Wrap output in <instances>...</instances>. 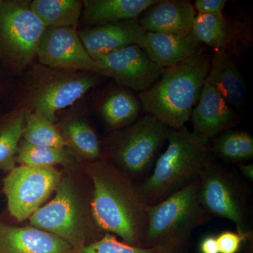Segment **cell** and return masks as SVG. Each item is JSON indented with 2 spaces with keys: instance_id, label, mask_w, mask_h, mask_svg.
<instances>
[{
  "instance_id": "17",
  "label": "cell",
  "mask_w": 253,
  "mask_h": 253,
  "mask_svg": "<svg viewBox=\"0 0 253 253\" xmlns=\"http://www.w3.org/2000/svg\"><path fill=\"white\" fill-rule=\"evenodd\" d=\"M196 11L185 0H158L144 11L141 27L146 33L179 34L192 31Z\"/></svg>"
},
{
  "instance_id": "15",
  "label": "cell",
  "mask_w": 253,
  "mask_h": 253,
  "mask_svg": "<svg viewBox=\"0 0 253 253\" xmlns=\"http://www.w3.org/2000/svg\"><path fill=\"white\" fill-rule=\"evenodd\" d=\"M68 243L34 226L0 221V253H73Z\"/></svg>"
},
{
  "instance_id": "25",
  "label": "cell",
  "mask_w": 253,
  "mask_h": 253,
  "mask_svg": "<svg viewBox=\"0 0 253 253\" xmlns=\"http://www.w3.org/2000/svg\"><path fill=\"white\" fill-rule=\"evenodd\" d=\"M190 244H163L138 247L125 244L117 236L105 234L91 244L74 250L73 253H189Z\"/></svg>"
},
{
  "instance_id": "12",
  "label": "cell",
  "mask_w": 253,
  "mask_h": 253,
  "mask_svg": "<svg viewBox=\"0 0 253 253\" xmlns=\"http://www.w3.org/2000/svg\"><path fill=\"white\" fill-rule=\"evenodd\" d=\"M37 61L56 69L97 73L76 28H46L38 45Z\"/></svg>"
},
{
  "instance_id": "21",
  "label": "cell",
  "mask_w": 253,
  "mask_h": 253,
  "mask_svg": "<svg viewBox=\"0 0 253 253\" xmlns=\"http://www.w3.org/2000/svg\"><path fill=\"white\" fill-rule=\"evenodd\" d=\"M141 109L140 101L135 95L125 88H118L104 96L100 104L99 112L111 132L135 123Z\"/></svg>"
},
{
  "instance_id": "31",
  "label": "cell",
  "mask_w": 253,
  "mask_h": 253,
  "mask_svg": "<svg viewBox=\"0 0 253 253\" xmlns=\"http://www.w3.org/2000/svg\"><path fill=\"white\" fill-rule=\"evenodd\" d=\"M201 253H219L216 236H208L205 237L200 245Z\"/></svg>"
},
{
  "instance_id": "2",
  "label": "cell",
  "mask_w": 253,
  "mask_h": 253,
  "mask_svg": "<svg viewBox=\"0 0 253 253\" xmlns=\"http://www.w3.org/2000/svg\"><path fill=\"white\" fill-rule=\"evenodd\" d=\"M62 172L53 199L33 213L29 221L31 226L58 236L76 250L105 234L93 217L92 185L81 163L65 166Z\"/></svg>"
},
{
  "instance_id": "16",
  "label": "cell",
  "mask_w": 253,
  "mask_h": 253,
  "mask_svg": "<svg viewBox=\"0 0 253 253\" xmlns=\"http://www.w3.org/2000/svg\"><path fill=\"white\" fill-rule=\"evenodd\" d=\"M143 49L163 69L185 62L202 51L192 31L179 34L146 33Z\"/></svg>"
},
{
  "instance_id": "5",
  "label": "cell",
  "mask_w": 253,
  "mask_h": 253,
  "mask_svg": "<svg viewBox=\"0 0 253 253\" xmlns=\"http://www.w3.org/2000/svg\"><path fill=\"white\" fill-rule=\"evenodd\" d=\"M167 149L158 159L152 173L139 189L148 205L157 204L189 185L212 160L208 143L184 126L169 128Z\"/></svg>"
},
{
  "instance_id": "13",
  "label": "cell",
  "mask_w": 253,
  "mask_h": 253,
  "mask_svg": "<svg viewBox=\"0 0 253 253\" xmlns=\"http://www.w3.org/2000/svg\"><path fill=\"white\" fill-rule=\"evenodd\" d=\"M193 130L205 142H209L238 123V115L214 86L205 81L199 100L191 111Z\"/></svg>"
},
{
  "instance_id": "26",
  "label": "cell",
  "mask_w": 253,
  "mask_h": 253,
  "mask_svg": "<svg viewBox=\"0 0 253 253\" xmlns=\"http://www.w3.org/2000/svg\"><path fill=\"white\" fill-rule=\"evenodd\" d=\"M209 149L226 162L242 163L253 157V137L247 131L230 129L213 139Z\"/></svg>"
},
{
  "instance_id": "9",
  "label": "cell",
  "mask_w": 253,
  "mask_h": 253,
  "mask_svg": "<svg viewBox=\"0 0 253 253\" xmlns=\"http://www.w3.org/2000/svg\"><path fill=\"white\" fill-rule=\"evenodd\" d=\"M198 198L210 216L232 221L239 234L251 238L249 194L232 172L211 160L199 176Z\"/></svg>"
},
{
  "instance_id": "30",
  "label": "cell",
  "mask_w": 253,
  "mask_h": 253,
  "mask_svg": "<svg viewBox=\"0 0 253 253\" xmlns=\"http://www.w3.org/2000/svg\"><path fill=\"white\" fill-rule=\"evenodd\" d=\"M226 4V0H197L194 7L199 14H216L223 13Z\"/></svg>"
},
{
  "instance_id": "14",
  "label": "cell",
  "mask_w": 253,
  "mask_h": 253,
  "mask_svg": "<svg viewBox=\"0 0 253 253\" xmlns=\"http://www.w3.org/2000/svg\"><path fill=\"white\" fill-rule=\"evenodd\" d=\"M78 33L92 59L128 46L137 45L143 49L146 36L136 19L89 26Z\"/></svg>"
},
{
  "instance_id": "18",
  "label": "cell",
  "mask_w": 253,
  "mask_h": 253,
  "mask_svg": "<svg viewBox=\"0 0 253 253\" xmlns=\"http://www.w3.org/2000/svg\"><path fill=\"white\" fill-rule=\"evenodd\" d=\"M56 124L66 147L80 162L92 163L105 158L99 138L79 110H73L59 116Z\"/></svg>"
},
{
  "instance_id": "28",
  "label": "cell",
  "mask_w": 253,
  "mask_h": 253,
  "mask_svg": "<svg viewBox=\"0 0 253 253\" xmlns=\"http://www.w3.org/2000/svg\"><path fill=\"white\" fill-rule=\"evenodd\" d=\"M192 32L200 43L207 44L214 51L226 49L229 32L223 13L196 15Z\"/></svg>"
},
{
  "instance_id": "1",
  "label": "cell",
  "mask_w": 253,
  "mask_h": 253,
  "mask_svg": "<svg viewBox=\"0 0 253 253\" xmlns=\"http://www.w3.org/2000/svg\"><path fill=\"white\" fill-rule=\"evenodd\" d=\"M81 165L92 185L91 212L98 227L125 244L144 247L149 205L139 185L107 158Z\"/></svg>"
},
{
  "instance_id": "23",
  "label": "cell",
  "mask_w": 253,
  "mask_h": 253,
  "mask_svg": "<svg viewBox=\"0 0 253 253\" xmlns=\"http://www.w3.org/2000/svg\"><path fill=\"white\" fill-rule=\"evenodd\" d=\"M30 6L46 28H77L83 3L80 0H33Z\"/></svg>"
},
{
  "instance_id": "3",
  "label": "cell",
  "mask_w": 253,
  "mask_h": 253,
  "mask_svg": "<svg viewBox=\"0 0 253 253\" xmlns=\"http://www.w3.org/2000/svg\"><path fill=\"white\" fill-rule=\"evenodd\" d=\"M210 61L201 51L192 59L165 69L151 87L139 94L146 116L170 129L185 126L199 101Z\"/></svg>"
},
{
  "instance_id": "32",
  "label": "cell",
  "mask_w": 253,
  "mask_h": 253,
  "mask_svg": "<svg viewBox=\"0 0 253 253\" xmlns=\"http://www.w3.org/2000/svg\"><path fill=\"white\" fill-rule=\"evenodd\" d=\"M238 168L245 179L250 182H252L253 181V165L240 163H238Z\"/></svg>"
},
{
  "instance_id": "10",
  "label": "cell",
  "mask_w": 253,
  "mask_h": 253,
  "mask_svg": "<svg viewBox=\"0 0 253 253\" xmlns=\"http://www.w3.org/2000/svg\"><path fill=\"white\" fill-rule=\"evenodd\" d=\"M62 173L56 168L15 167L3 184L10 214L17 221L29 219L54 192Z\"/></svg>"
},
{
  "instance_id": "27",
  "label": "cell",
  "mask_w": 253,
  "mask_h": 253,
  "mask_svg": "<svg viewBox=\"0 0 253 253\" xmlns=\"http://www.w3.org/2000/svg\"><path fill=\"white\" fill-rule=\"evenodd\" d=\"M23 141L30 144L46 147L65 148L66 144L59 128L47 118L36 113L26 112Z\"/></svg>"
},
{
  "instance_id": "4",
  "label": "cell",
  "mask_w": 253,
  "mask_h": 253,
  "mask_svg": "<svg viewBox=\"0 0 253 253\" xmlns=\"http://www.w3.org/2000/svg\"><path fill=\"white\" fill-rule=\"evenodd\" d=\"M100 77L98 73L56 69L37 61L19 78L13 106L19 105L56 123L63 110L97 85Z\"/></svg>"
},
{
  "instance_id": "6",
  "label": "cell",
  "mask_w": 253,
  "mask_h": 253,
  "mask_svg": "<svg viewBox=\"0 0 253 253\" xmlns=\"http://www.w3.org/2000/svg\"><path fill=\"white\" fill-rule=\"evenodd\" d=\"M29 0H0V66L11 77H21L37 62L44 27Z\"/></svg>"
},
{
  "instance_id": "11",
  "label": "cell",
  "mask_w": 253,
  "mask_h": 253,
  "mask_svg": "<svg viewBox=\"0 0 253 253\" xmlns=\"http://www.w3.org/2000/svg\"><path fill=\"white\" fill-rule=\"evenodd\" d=\"M93 60L100 76L112 78L123 87L139 93L151 87L165 70L137 45L126 46Z\"/></svg>"
},
{
  "instance_id": "8",
  "label": "cell",
  "mask_w": 253,
  "mask_h": 253,
  "mask_svg": "<svg viewBox=\"0 0 253 253\" xmlns=\"http://www.w3.org/2000/svg\"><path fill=\"white\" fill-rule=\"evenodd\" d=\"M168 129L146 115L131 126L111 131L104 150L105 158L133 181L140 179L149 172L167 141Z\"/></svg>"
},
{
  "instance_id": "29",
  "label": "cell",
  "mask_w": 253,
  "mask_h": 253,
  "mask_svg": "<svg viewBox=\"0 0 253 253\" xmlns=\"http://www.w3.org/2000/svg\"><path fill=\"white\" fill-rule=\"evenodd\" d=\"M216 239L219 253H237L242 243L249 238L241 235L237 231H226L216 236Z\"/></svg>"
},
{
  "instance_id": "22",
  "label": "cell",
  "mask_w": 253,
  "mask_h": 253,
  "mask_svg": "<svg viewBox=\"0 0 253 253\" xmlns=\"http://www.w3.org/2000/svg\"><path fill=\"white\" fill-rule=\"evenodd\" d=\"M26 109L13 106L0 116V170L9 172L16 167L18 144L26 126Z\"/></svg>"
},
{
  "instance_id": "19",
  "label": "cell",
  "mask_w": 253,
  "mask_h": 253,
  "mask_svg": "<svg viewBox=\"0 0 253 253\" xmlns=\"http://www.w3.org/2000/svg\"><path fill=\"white\" fill-rule=\"evenodd\" d=\"M206 82L214 86L229 106L239 109L246 98L245 81L227 49L214 51Z\"/></svg>"
},
{
  "instance_id": "7",
  "label": "cell",
  "mask_w": 253,
  "mask_h": 253,
  "mask_svg": "<svg viewBox=\"0 0 253 253\" xmlns=\"http://www.w3.org/2000/svg\"><path fill=\"white\" fill-rule=\"evenodd\" d=\"M199 178L189 185L147 208L144 247L158 244H190L194 230L211 218L198 198Z\"/></svg>"
},
{
  "instance_id": "34",
  "label": "cell",
  "mask_w": 253,
  "mask_h": 253,
  "mask_svg": "<svg viewBox=\"0 0 253 253\" xmlns=\"http://www.w3.org/2000/svg\"><path fill=\"white\" fill-rule=\"evenodd\" d=\"M249 253H251V252H250V251H249Z\"/></svg>"
},
{
  "instance_id": "24",
  "label": "cell",
  "mask_w": 253,
  "mask_h": 253,
  "mask_svg": "<svg viewBox=\"0 0 253 253\" xmlns=\"http://www.w3.org/2000/svg\"><path fill=\"white\" fill-rule=\"evenodd\" d=\"M72 151L65 148L46 147L28 144L21 139L16 153V163L19 166L35 168L63 167L77 162Z\"/></svg>"
},
{
  "instance_id": "20",
  "label": "cell",
  "mask_w": 253,
  "mask_h": 253,
  "mask_svg": "<svg viewBox=\"0 0 253 253\" xmlns=\"http://www.w3.org/2000/svg\"><path fill=\"white\" fill-rule=\"evenodd\" d=\"M158 0H84L82 20L89 26L136 19Z\"/></svg>"
},
{
  "instance_id": "33",
  "label": "cell",
  "mask_w": 253,
  "mask_h": 253,
  "mask_svg": "<svg viewBox=\"0 0 253 253\" xmlns=\"http://www.w3.org/2000/svg\"><path fill=\"white\" fill-rule=\"evenodd\" d=\"M12 84L9 83V80L2 76V73L0 71V96L7 93L11 89Z\"/></svg>"
}]
</instances>
